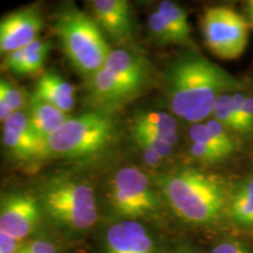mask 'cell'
<instances>
[{
    "label": "cell",
    "instance_id": "1",
    "mask_svg": "<svg viewBox=\"0 0 253 253\" xmlns=\"http://www.w3.org/2000/svg\"><path fill=\"white\" fill-rule=\"evenodd\" d=\"M164 82L172 114L192 125L207 120L217 97L237 86L236 79L225 69L196 53L172 60L166 69Z\"/></svg>",
    "mask_w": 253,
    "mask_h": 253
},
{
    "label": "cell",
    "instance_id": "2",
    "mask_svg": "<svg viewBox=\"0 0 253 253\" xmlns=\"http://www.w3.org/2000/svg\"><path fill=\"white\" fill-rule=\"evenodd\" d=\"M157 184L171 210L186 224L214 227L229 219L231 185L219 176L182 167L163 172Z\"/></svg>",
    "mask_w": 253,
    "mask_h": 253
},
{
    "label": "cell",
    "instance_id": "3",
    "mask_svg": "<svg viewBox=\"0 0 253 253\" xmlns=\"http://www.w3.org/2000/svg\"><path fill=\"white\" fill-rule=\"evenodd\" d=\"M55 33L69 62L87 79L103 67L110 49L100 26L74 6L63 7L55 19Z\"/></svg>",
    "mask_w": 253,
    "mask_h": 253
},
{
    "label": "cell",
    "instance_id": "4",
    "mask_svg": "<svg viewBox=\"0 0 253 253\" xmlns=\"http://www.w3.org/2000/svg\"><path fill=\"white\" fill-rule=\"evenodd\" d=\"M39 202L56 225L71 232H84L97 221L94 189L87 183L68 177L49 179L41 190Z\"/></svg>",
    "mask_w": 253,
    "mask_h": 253
},
{
    "label": "cell",
    "instance_id": "5",
    "mask_svg": "<svg viewBox=\"0 0 253 253\" xmlns=\"http://www.w3.org/2000/svg\"><path fill=\"white\" fill-rule=\"evenodd\" d=\"M115 136V123L108 112L95 110L68 119L46 140L48 156L81 158L97 154Z\"/></svg>",
    "mask_w": 253,
    "mask_h": 253
},
{
    "label": "cell",
    "instance_id": "6",
    "mask_svg": "<svg viewBox=\"0 0 253 253\" xmlns=\"http://www.w3.org/2000/svg\"><path fill=\"white\" fill-rule=\"evenodd\" d=\"M109 203L114 212L123 219L153 218L161 211V199L149 177L134 167L122 168L115 173L110 184Z\"/></svg>",
    "mask_w": 253,
    "mask_h": 253
},
{
    "label": "cell",
    "instance_id": "7",
    "mask_svg": "<svg viewBox=\"0 0 253 253\" xmlns=\"http://www.w3.org/2000/svg\"><path fill=\"white\" fill-rule=\"evenodd\" d=\"M202 26L205 42L218 58L233 60L245 52L250 23L236 9L227 6L209 7L203 15Z\"/></svg>",
    "mask_w": 253,
    "mask_h": 253
},
{
    "label": "cell",
    "instance_id": "8",
    "mask_svg": "<svg viewBox=\"0 0 253 253\" xmlns=\"http://www.w3.org/2000/svg\"><path fill=\"white\" fill-rule=\"evenodd\" d=\"M42 208L39 199L23 191L0 195V231L23 243L38 230Z\"/></svg>",
    "mask_w": 253,
    "mask_h": 253
},
{
    "label": "cell",
    "instance_id": "9",
    "mask_svg": "<svg viewBox=\"0 0 253 253\" xmlns=\"http://www.w3.org/2000/svg\"><path fill=\"white\" fill-rule=\"evenodd\" d=\"M43 26L42 12L38 4H32L0 19V55L24 48L38 39Z\"/></svg>",
    "mask_w": 253,
    "mask_h": 253
},
{
    "label": "cell",
    "instance_id": "10",
    "mask_svg": "<svg viewBox=\"0 0 253 253\" xmlns=\"http://www.w3.org/2000/svg\"><path fill=\"white\" fill-rule=\"evenodd\" d=\"M1 143L12 157L30 161L48 156L46 141L32 128L27 112H14L2 123Z\"/></svg>",
    "mask_w": 253,
    "mask_h": 253
},
{
    "label": "cell",
    "instance_id": "11",
    "mask_svg": "<svg viewBox=\"0 0 253 253\" xmlns=\"http://www.w3.org/2000/svg\"><path fill=\"white\" fill-rule=\"evenodd\" d=\"M103 253H156V244L141 221L123 219L106 230Z\"/></svg>",
    "mask_w": 253,
    "mask_h": 253
},
{
    "label": "cell",
    "instance_id": "12",
    "mask_svg": "<svg viewBox=\"0 0 253 253\" xmlns=\"http://www.w3.org/2000/svg\"><path fill=\"white\" fill-rule=\"evenodd\" d=\"M88 91L90 100L96 106L103 109H112L134 99L141 90L102 67L88 78Z\"/></svg>",
    "mask_w": 253,
    "mask_h": 253
},
{
    "label": "cell",
    "instance_id": "13",
    "mask_svg": "<svg viewBox=\"0 0 253 253\" xmlns=\"http://www.w3.org/2000/svg\"><path fill=\"white\" fill-rule=\"evenodd\" d=\"M94 20L116 40H128L132 33V14L126 0H94Z\"/></svg>",
    "mask_w": 253,
    "mask_h": 253
},
{
    "label": "cell",
    "instance_id": "14",
    "mask_svg": "<svg viewBox=\"0 0 253 253\" xmlns=\"http://www.w3.org/2000/svg\"><path fill=\"white\" fill-rule=\"evenodd\" d=\"M103 68L140 90L143 89L147 84V61L137 53L128 49L110 50Z\"/></svg>",
    "mask_w": 253,
    "mask_h": 253
},
{
    "label": "cell",
    "instance_id": "15",
    "mask_svg": "<svg viewBox=\"0 0 253 253\" xmlns=\"http://www.w3.org/2000/svg\"><path fill=\"white\" fill-rule=\"evenodd\" d=\"M33 96L56 107L65 114L74 108L77 96L75 87L59 74L47 72L37 81Z\"/></svg>",
    "mask_w": 253,
    "mask_h": 253
},
{
    "label": "cell",
    "instance_id": "16",
    "mask_svg": "<svg viewBox=\"0 0 253 253\" xmlns=\"http://www.w3.org/2000/svg\"><path fill=\"white\" fill-rule=\"evenodd\" d=\"M178 125L176 119L163 112H138L134 116L132 130L154 136L171 147L178 143Z\"/></svg>",
    "mask_w": 253,
    "mask_h": 253
},
{
    "label": "cell",
    "instance_id": "17",
    "mask_svg": "<svg viewBox=\"0 0 253 253\" xmlns=\"http://www.w3.org/2000/svg\"><path fill=\"white\" fill-rule=\"evenodd\" d=\"M48 40L37 39L24 48L6 56L5 66L8 71L19 75H32L39 72L50 50Z\"/></svg>",
    "mask_w": 253,
    "mask_h": 253
},
{
    "label": "cell",
    "instance_id": "18",
    "mask_svg": "<svg viewBox=\"0 0 253 253\" xmlns=\"http://www.w3.org/2000/svg\"><path fill=\"white\" fill-rule=\"evenodd\" d=\"M227 214L236 225L245 229L253 226V176L231 185Z\"/></svg>",
    "mask_w": 253,
    "mask_h": 253
},
{
    "label": "cell",
    "instance_id": "19",
    "mask_svg": "<svg viewBox=\"0 0 253 253\" xmlns=\"http://www.w3.org/2000/svg\"><path fill=\"white\" fill-rule=\"evenodd\" d=\"M27 115L32 128L43 141L68 120L67 114L33 95L28 102Z\"/></svg>",
    "mask_w": 253,
    "mask_h": 253
},
{
    "label": "cell",
    "instance_id": "20",
    "mask_svg": "<svg viewBox=\"0 0 253 253\" xmlns=\"http://www.w3.org/2000/svg\"><path fill=\"white\" fill-rule=\"evenodd\" d=\"M156 11L163 15L168 24L175 31L181 40L182 46L191 45V27L188 20V14L181 6L170 0H164L160 2Z\"/></svg>",
    "mask_w": 253,
    "mask_h": 253
},
{
    "label": "cell",
    "instance_id": "21",
    "mask_svg": "<svg viewBox=\"0 0 253 253\" xmlns=\"http://www.w3.org/2000/svg\"><path fill=\"white\" fill-rule=\"evenodd\" d=\"M232 91L221 93L216 99L213 104L212 115L221 126H224L231 134H238V125H237L235 106H233Z\"/></svg>",
    "mask_w": 253,
    "mask_h": 253
},
{
    "label": "cell",
    "instance_id": "22",
    "mask_svg": "<svg viewBox=\"0 0 253 253\" xmlns=\"http://www.w3.org/2000/svg\"><path fill=\"white\" fill-rule=\"evenodd\" d=\"M149 28L151 34L155 37V39L160 42L166 43H173V45H182L181 40L175 31L172 30L171 26L168 24V21L164 19V17L157 11L153 12L149 17Z\"/></svg>",
    "mask_w": 253,
    "mask_h": 253
},
{
    "label": "cell",
    "instance_id": "23",
    "mask_svg": "<svg viewBox=\"0 0 253 253\" xmlns=\"http://www.w3.org/2000/svg\"><path fill=\"white\" fill-rule=\"evenodd\" d=\"M0 97L5 101L13 113L21 112L27 101L26 94L21 88L2 77H0Z\"/></svg>",
    "mask_w": 253,
    "mask_h": 253
},
{
    "label": "cell",
    "instance_id": "24",
    "mask_svg": "<svg viewBox=\"0 0 253 253\" xmlns=\"http://www.w3.org/2000/svg\"><path fill=\"white\" fill-rule=\"evenodd\" d=\"M204 125L207 126L208 130L211 132V135L216 138V141L220 144V147L223 148L224 151L227 155H232L238 148V143H237L236 138L233 137V134L227 130L224 126H221L217 120H208L207 122H204Z\"/></svg>",
    "mask_w": 253,
    "mask_h": 253
},
{
    "label": "cell",
    "instance_id": "25",
    "mask_svg": "<svg viewBox=\"0 0 253 253\" xmlns=\"http://www.w3.org/2000/svg\"><path fill=\"white\" fill-rule=\"evenodd\" d=\"M132 137L136 144H144L147 147L154 149L156 153L160 155L161 157L168 158L172 155L173 147L170 144L166 143V142L158 140V138L154 137V136L145 134V132H141L137 130H132Z\"/></svg>",
    "mask_w": 253,
    "mask_h": 253
},
{
    "label": "cell",
    "instance_id": "26",
    "mask_svg": "<svg viewBox=\"0 0 253 253\" xmlns=\"http://www.w3.org/2000/svg\"><path fill=\"white\" fill-rule=\"evenodd\" d=\"M190 155L196 161L204 164L220 163L225 161L226 158H229L225 155L218 153L216 150L210 149V148L204 147L202 144L194 143V142H191V145H190Z\"/></svg>",
    "mask_w": 253,
    "mask_h": 253
},
{
    "label": "cell",
    "instance_id": "27",
    "mask_svg": "<svg viewBox=\"0 0 253 253\" xmlns=\"http://www.w3.org/2000/svg\"><path fill=\"white\" fill-rule=\"evenodd\" d=\"M18 253H59L58 246L48 239L30 240L21 245Z\"/></svg>",
    "mask_w": 253,
    "mask_h": 253
},
{
    "label": "cell",
    "instance_id": "28",
    "mask_svg": "<svg viewBox=\"0 0 253 253\" xmlns=\"http://www.w3.org/2000/svg\"><path fill=\"white\" fill-rule=\"evenodd\" d=\"M253 131V95H245L243 113L239 122V134H249Z\"/></svg>",
    "mask_w": 253,
    "mask_h": 253
},
{
    "label": "cell",
    "instance_id": "29",
    "mask_svg": "<svg viewBox=\"0 0 253 253\" xmlns=\"http://www.w3.org/2000/svg\"><path fill=\"white\" fill-rule=\"evenodd\" d=\"M211 253H251L250 249L237 240H224L212 249Z\"/></svg>",
    "mask_w": 253,
    "mask_h": 253
},
{
    "label": "cell",
    "instance_id": "30",
    "mask_svg": "<svg viewBox=\"0 0 253 253\" xmlns=\"http://www.w3.org/2000/svg\"><path fill=\"white\" fill-rule=\"evenodd\" d=\"M23 243L18 242L0 231V253H18Z\"/></svg>",
    "mask_w": 253,
    "mask_h": 253
},
{
    "label": "cell",
    "instance_id": "31",
    "mask_svg": "<svg viewBox=\"0 0 253 253\" xmlns=\"http://www.w3.org/2000/svg\"><path fill=\"white\" fill-rule=\"evenodd\" d=\"M138 147V149L142 151V156H143V160L144 162L148 164V166L150 167H154L156 168L158 166H161V163H162V161L164 160L163 157H161L160 155H158L156 151L154 149H151V148L147 147V145L144 144H136Z\"/></svg>",
    "mask_w": 253,
    "mask_h": 253
},
{
    "label": "cell",
    "instance_id": "32",
    "mask_svg": "<svg viewBox=\"0 0 253 253\" xmlns=\"http://www.w3.org/2000/svg\"><path fill=\"white\" fill-rule=\"evenodd\" d=\"M12 113L13 112H12L11 108H9L5 101L0 97V123H4Z\"/></svg>",
    "mask_w": 253,
    "mask_h": 253
},
{
    "label": "cell",
    "instance_id": "33",
    "mask_svg": "<svg viewBox=\"0 0 253 253\" xmlns=\"http://www.w3.org/2000/svg\"><path fill=\"white\" fill-rule=\"evenodd\" d=\"M246 13L249 17V23L253 26V0L246 2Z\"/></svg>",
    "mask_w": 253,
    "mask_h": 253
},
{
    "label": "cell",
    "instance_id": "34",
    "mask_svg": "<svg viewBox=\"0 0 253 253\" xmlns=\"http://www.w3.org/2000/svg\"><path fill=\"white\" fill-rule=\"evenodd\" d=\"M175 253H197V252L191 251V250H182V251H178V252H175Z\"/></svg>",
    "mask_w": 253,
    "mask_h": 253
}]
</instances>
